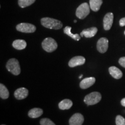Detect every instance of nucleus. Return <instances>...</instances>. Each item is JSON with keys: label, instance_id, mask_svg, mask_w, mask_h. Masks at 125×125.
Returning <instances> with one entry per match:
<instances>
[{"label": "nucleus", "instance_id": "obj_13", "mask_svg": "<svg viewBox=\"0 0 125 125\" xmlns=\"http://www.w3.org/2000/svg\"><path fill=\"white\" fill-rule=\"evenodd\" d=\"M98 30L96 27H91L83 30L81 33V37H85L86 38H92L97 32Z\"/></svg>", "mask_w": 125, "mask_h": 125}, {"label": "nucleus", "instance_id": "obj_21", "mask_svg": "<svg viewBox=\"0 0 125 125\" xmlns=\"http://www.w3.org/2000/svg\"><path fill=\"white\" fill-rule=\"evenodd\" d=\"M35 0H18L19 5L21 8H26L35 2Z\"/></svg>", "mask_w": 125, "mask_h": 125}, {"label": "nucleus", "instance_id": "obj_16", "mask_svg": "<svg viewBox=\"0 0 125 125\" xmlns=\"http://www.w3.org/2000/svg\"><path fill=\"white\" fill-rule=\"evenodd\" d=\"M12 46L14 48L18 50H22L26 48L27 46V43L24 40H16L14 41Z\"/></svg>", "mask_w": 125, "mask_h": 125}, {"label": "nucleus", "instance_id": "obj_8", "mask_svg": "<svg viewBox=\"0 0 125 125\" xmlns=\"http://www.w3.org/2000/svg\"><path fill=\"white\" fill-rule=\"evenodd\" d=\"M114 20V15L111 12L106 14L103 19V26L105 30H109L111 29Z\"/></svg>", "mask_w": 125, "mask_h": 125}, {"label": "nucleus", "instance_id": "obj_29", "mask_svg": "<svg viewBox=\"0 0 125 125\" xmlns=\"http://www.w3.org/2000/svg\"><path fill=\"white\" fill-rule=\"evenodd\" d=\"M124 33H125V32H124Z\"/></svg>", "mask_w": 125, "mask_h": 125}, {"label": "nucleus", "instance_id": "obj_19", "mask_svg": "<svg viewBox=\"0 0 125 125\" xmlns=\"http://www.w3.org/2000/svg\"><path fill=\"white\" fill-rule=\"evenodd\" d=\"M71 27L70 26H66L64 29V32L67 35L71 37L73 39H74L75 41H79L81 39V37L79 34H73L71 32Z\"/></svg>", "mask_w": 125, "mask_h": 125}, {"label": "nucleus", "instance_id": "obj_11", "mask_svg": "<svg viewBox=\"0 0 125 125\" xmlns=\"http://www.w3.org/2000/svg\"><path fill=\"white\" fill-rule=\"evenodd\" d=\"M96 82V79L94 77L86 78L81 81L80 82V87L82 89H86L89 88L94 83Z\"/></svg>", "mask_w": 125, "mask_h": 125}, {"label": "nucleus", "instance_id": "obj_9", "mask_svg": "<svg viewBox=\"0 0 125 125\" xmlns=\"http://www.w3.org/2000/svg\"><path fill=\"white\" fill-rule=\"evenodd\" d=\"M84 122V117L81 114H75L69 120L70 125H82Z\"/></svg>", "mask_w": 125, "mask_h": 125}, {"label": "nucleus", "instance_id": "obj_10", "mask_svg": "<svg viewBox=\"0 0 125 125\" xmlns=\"http://www.w3.org/2000/svg\"><path fill=\"white\" fill-rule=\"evenodd\" d=\"M85 62V59L83 56H75L72 58L68 62V65L70 67H75L78 65H83Z\"/></svg>", "mask_w": 125, "mask_h": 125}, {"label": "nucleus", "instance_id": "obj_28", "mask_svg": "<svg viewBox=\"0 0 125 125\" xmlns=\"http://www.w3.org/2000/svg\"><path fill=\"white\" fill-rule=\"evenodd\" d=\"M76 21H76V20H74V23H76Z\"/></svg>", "mask_w": 125, "mask_h": 125}, {"label": "nucleus", "instance_id": "obj_2", "mask_svg": "<svg viewBox=\"0 0 125 125\" xmlns=\"http://www.w3.org/2000/svg\"><path fill=\"white\" fill-rule=\"evenodd\" d=\"M6 67L8 71L13 74L14 75H18L20 74V71H21L19 62L16 59H10V60H9L7 62Z\"/></svg>", "mask_w": 125, "mask_h": 125}, {"label": "nucleus", "instance_id": "obj_12", "mask_svg": "<svg viewBox=\"0 0 125 125\" xmlns=\"http://www.w3.org/2000/svg\"><path fill=\"white\" fill-rule=\"evenodd\" d=\"M28 94H29V91L27 89L24 88V87L18 89L14 93L16 98H17L18 100L24 99V98L27 97Z\"/></svg>", "mask_w": 125, "mask_h": 125}, {"label": "nucleus", "instance_id": "obj_25", "mask_svg": "<svg viewBox=\"0 0 125 125\" xmlns=\"http://www.w3.org/2000/svg\"><path fill=\"white\" fill-rule=\"evenodd\" d=\"M119 25L121 27L125 26V18H122L119 21Z\"/></svg>", "mask_w": 125, "mask_h": 125}, {"label": "nucleus", "instance_id": "obj_18", "mask_svg": "<svg viewBox=\"0 0 125 125\" xmlns=\"http://www.w3.org/2000/svg\"><path fill=\"white\" fill-rule=\"evenodd\" d=\"M73 102L69 99H64L60 101L59 104V107L60 109H68L73 106Z\"/></svg>", "mask_w": 125, "mask_h": 125}, {"label": "nucleus", "instance_id": "obj_15", "mask_svg": "<svg viewBox=\"0 0 125 125\" xmlns=\"http://www.w3.org/2000/svg\"><path fill=\"white\" fill-rule=\"evenodd\" d=\"M89 6L90 9L94 12H97L103 4V0H90Z\"/></svg>", "mask_w": 125, "mask_h": 125}, {"label": "nucleus", "instance_id": "obj_24", "mask_svg": "<svg viewBox=\"0 0 125 125\" xmlns=\"http://www.w3.org/2000/svg\"><path fill=\"white\" fill-rule=\"evenodd\" d=\"M119 63L123 67L125 68V57H122L119 60Z\"/></svg>", "mask_w": 125, "mask_h": 125}, {"label": "nucleus", "instance_id": "obj_22", "mask_svg": "<svg viewBox=\"0 0 125 125\" xmlns=\"http://www.w3.org/2000/svg\"><path fill=\"white\" fill-rule=\"evenodd\" d=\"M41 125H56L48 118H43L40 121Z\"/></svg>", "mask_w": 125, "mask_h": 125}, {"label": "nucleus", "instance_id": "obj_3", "mask_svg": "<svg viewBox=\"0 0 125 125\" xmlns=\"http://www.w3.org/2000/svg\"><path fill=\"white\" fill-rule=\"evenodd\" d=\"M101 100V95L98 92H94L89 94L85 96L84 102L87 105H92L97 104Z\"/></svg>", "mask_w": 125, "mask_h": 125}, {"label": "nucleus", "instance_id": "obj_27", "mask_svg": "<svg viewBox=\"0 0 125 125\" xmlns=\"http://www.w3.org/2000/svg\"><path fill=\"white\" fill-rule=\"evenodd\" d=\"M82 78V75H81L79 77V78Z\"/></svg>", "mask_w": 125, "mask_h": 125}, {"label": "nucleus", "instance_id": "obj_14", "mask_svg": "<svg viewBox=\"0 0 125 125\" xmlns=\"http://www.w3.org/2000/svg\"><path fill=\"white\" fill-rule=\"evenodd\" d=\"M109 72L111 75L115 78V79H118L122 77L123 74L122 73V71L116 67L112 66L109 67Z\"/></svg>", "mask_w": 125, "mask_h": 125}, {"label": "nucleus", "instance_id": "obj_4", "mask_svg": "<svg viewBox=\"0 0 125 125\" xmlns=\"http://www.w3.org/2000/svg\"><path fill=\"white\" fill-rule=\"evenodd\" d=\"M42 48L47 52H52L57 48V43L54 39L52 38H46L43 41L42 43Z\"/></svg>", "mask_w": 125, "mask_h": 125}, {"label": "nucleus", "instance_id": "obj_17", "mask_svg": "<svg viewBox=\"0 0 125 125\" xmlns=\"http://www.w3.org/2000/svg\"><path fill=\"white\" fill-rule=\"evenodd\" d=\"M43 114V110L41 108H34L30 109L29 112V116L31 118H37L41 116Z\"/></svg>", "mask_w": 125, "mask_h": 125}, {"label": "nucleus", "instance_id": "obj_7", "mask_svg": "<svg viewBox=\"0 0 125 125\" xmlns=\"http://www.w3.org/2000/svg\"><path fill=\"white\" fill-rule=\"evenodd\" d=\"M108 48V40L106 38H101L97 43V49L99 52L104 53L107 52Z\"/></svg>", "mask_w": 125, "mask_h": 125}, {"label": "nucleus", "instance_id": "obj_1", "mask_svg": "<svg viewBox=\"0 0 125 125\" xmlns=\"http://www.w3.org/2000/svg\"><path fill=\"white\" fill-rule=\"evenodd\" d=\"M41 23L43 27L49 29L59 30L62 27V24L60 21L50 18H42Z\"/></svg>", "mask_w": 125, "mask_h": 125}, {"label": "nucleus", "instance_id": "obj_30", "mask_svg": "<svg viewBox=\"0 0 125 125\" xmlns=\"http://www.w3.org/2000/svg\"></svg>", "mask_w": 125, "mask_h": 125}, {"label": "nucleus", "instance_id": "obj_5", "mask_svg": "<svg viewBox=\"0 0 125 125\" xmlns=\"http://www.w3.org/2000/svg\"><path fill=\"white\" fill-rule=\"evenodd\" d=\"M90 13V6L87 3H83L76 9V16L80 19H83Z\"/></svg>", "mask_w": 125, "mask_h": 125}, {"label": "nucleus", "instance_id": "obj_23", "mask_svg": "<svg viewBox=\"0 0 125 125\" xmlns=\"http://www.w3.org/2000/svg\"><path fill=\"white\" fill-rule=\"evenodd\" d=\"M116 125H125V118L121 115H118L116 117Z\"/></svg>", "mask_w": 125, "mask_h": 125}, {"label": "nucleus", "instance_id": "obj_26", "mask_svg": "<svg viewBox=\"0 0 125 125\" xmlns=\"http://www.w3.org/2000/svg\"><path fill=\"white\" fill-rule=\"evenodd\" d=\"M121 104L122 105L125 107V98H123V99L121 100Z\"/></svg>", "mask_w": 125, "mask_h": 125}, {"label": "nucleus", "instance_id": "obj_6", "mask_svg": "<svg viewBox=\"0 0 125 125\" xmlns=\"http://www.w3.org/2000/svg\"><path fill=\"white\" fill-rule=\"evenodd\" d=\"M16 30L20 32L25 33H32L35 32L36 27L30 23H21L16 26Z\"/></svg>", "mask_w": 125, "mask_h": 125}, {"label": "nucleus", "instance_id": "obj_20", "mask_svg": "<svg viewBox=\"0 0 125 125\" xmlns=\"http://www.w3.org/2000/svg\"><path fill=\"white\" fill-rule=\"evenodd\" d=\"M9 93L8 90L3 84H0V97L2 99H7L9 97Z\"/></svg>", "mask_w": 125, "mask_h": 125}]
</instances>
